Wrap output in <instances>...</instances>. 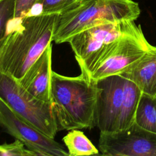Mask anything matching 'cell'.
<instances>
[{"mask_svg":"<svg viewBox=\"0 0 156 156\" xmlns=\"http://www.w3.org/2000/svg\"><path fill=\"white\" fill-rule=\"evenodd\" d=\"M58 13H42L9 21L0 48V72L16 81L53 41Z\"/></svg>","mask_w":156,"mask_h":156,"instance_id":"cell-1","label":"cell"},{"mask_svg":"<svg viewBox=\"0 0 156 156\" xmlns=\"http://www.w3.org/2000/svg\"><path fill=\"white\" fill-rule=\"evenodd\" d=\"M98 90L96 81L82 74L69 77L52 71L51 104L58 131L96 126Z\"/></svg>","mask_w":156,"mask_h":156,"instance_id":"cell-2","label":"cell"},{"mask_svg":"<svg viewBox=\"0 0 156 156\" xmlns=\"http://www.w3.org/2000/svg\"><path fill=\"white\" fill-rule=\"evenodd\" d=\"M140 14L138 4L132 0H76L59 14L52 40L56 44L68 42L94 26L135 21Z\"/></svg>","mask_w":156,"mask_h":156,"instance_id":"cell-3","label":"cell"},{"mask_svg":"<svg viewBox=\"0 0 156 156\" xmlns=\"http://www.w3.org/2000/svg\"><path fill=\"white\" fill-rule=\"evenodd\" d=\"M134 21L105 23L88 28L71 37L68 43L81 74L88 79L119 38L141 31ZM91 80V79H90Z\"/></svg>","mask_w":156,"mask_h":156,"instance_id":"cell-4","label":"cell"},{"mask_svg":"<svg viewBox=\"0 0 156 156\" xmlns=\"http://www.w3.org/2000/svg\"><path fill=\"white\" fill-rule=\"evenodd\" d=\"M0 98L23 121L54 138L58 130L52 104L37 99L15 79L1 72Z\"/></svg>","mask_w":156,"mask_h":156,"instance_id":"cell-5","label":"cell"},{"mask_svg":"<svg viewBox=\"0 0 156 156\" xmlns=\"http://www.w3.org/2000/svg\"><path fill=\"white\" fill-rule=\"evenodd\" d=\"M0 127L21 141L35 155L68 156V151L54 138L44 135L21 119L0 98Z\"/></svg>","mask_w":156,"mask_h":156,"instance_id":"cell-6","label":"cell"},{"mask_svg":"<svg viewBox=\"0 0 156 156\" xmlns=\"http://www.w3.org/2000/svg\"><path fill=\"white\" fill-rule=\"evenodd\" d=\"M98 146L104 155L156 156V133L134 122L123 130L100 132Z\"/></svg>","mask_w":156,"mask_h":156,"instance_id":"cell-7","label":"cell"},{"mask_svg":"<svg viewBox=\"0 0 156 156\" xmlns=\"http://www.w3.org/2000/svg\"><path fill=\"white\" fill-rule=\"evenodd\" d=\"M143 31L119 38L110 52L92 73L90 79L97 81L104 77L119 75L142 57L151 47Z\"/></svg>","mask_w":156,"mask_h":156,"instance_id":"cell-8","label":"cell"},{"mask_svg":"<svg viewBox=\"0 0 156 156\" xmlns=\"http://www.w3.org/2000/svg\"><path fill=\"white\" fill-rule=\"evenodd\" d=\"M124 78L112 75L96 81L98 95L95 110L96 126L102 133L118 130L121 112Z\"/></svg>","mask_w":156,"mask_h":156,"instance_id":"cell-9","label":"cell"},{"mask_svg":"<svg viewBox=\"0 0 156 156\" xmlns=\"http://www.w3.org/2000/svg\"><path fill=\"white\" fill-rule=\"evenodd\" d=\"M52 43L49 44L21 79L17 81L37 99L51 104Z\"/></svg>","mask_w":156,"mask_h":156,"instance_id":"cell-10","label":"cell"},{"mask_svg":"<svg viewBox=\"0 0 156 156\" xmlns=\"http://www.w3.org/2000/svg\"><path fill=\"white\" fill-rule=\"evenodd\" d=\"M119 75L133 82L142 93L156 96V47L151 46L142 57Z\"/></svg>","mask_w":156,"mask_h":156,"instance_id":"cell-11","label":"cell"},{"mask_svg":"<svg viewBox=\"0 0 156 156\" xmlns=\"http://www.w3.org/2000/svg\"><path fill=\"white\" fill-rule=\"evenodd\" d=\"M142 91L136 84L124 78L123 98L118 130L125 129L135 122V112Z\"/></svg>","mask_w":156,"mask_h":156,"instance_id":"cell-12","label":"cell"},{"mask_svg":"<svg viewBox=\"0 0 156 156\" xmlns=\"http://www.w3.org/2000/svg\"><path fill=\"white\" fill-rule=\"evenodd\" d=\"M135 122L156 133V96L142 93L135 112Z\"/></svg>","mask_w":156,"mask_h":156,"instance_id":"cell-13","label":"cell"},{"mask_svg":"<svg viewBox=\"0 0 156 156\" xmlns=\"http://www.w3.org/2000/svg\"><path fill=\"white\" fill-rule=\"evenodd\" d=\"M69 156L96 155L99 150L84 133L79 129H72L62 139Z\"/></svg>","mask_w":156,"mask_h":156,"instance_id":"cell-14","label":"cell"},{"mask_svg":"<svg viewBox=\"0 0 156 156\" xmlns=\"http://www.w3.org/2000/svg\"><path fill=\"white\" fill-rule=\"evenodd\" d=\"M15 0H0V48L2 44L9 21L13 18Z\"/></svg>","mask_w":156,"mask_h":156,"instance_id":"cell-15","label":"cell"},{"mask_svg":"<svg viewBox=\"0 0 156 156\" xmlns=\"http://www.w3.org/2000/svg\"><path fill=\"white\" fill-rule=\"evenodd\" d=\"M21 141L16 140L11 143L0 145V156H32L35 154L29 151Z\"/></svg>","mask_w":156,"mask_h":156,"instance_id":"cell-16","label":"cell"},{"mask_svg":"<svg viewBox=\"0 0 156 156\" xmlns=\"http://www.w3.org/2000/svg\"><path fill=\"white\" fill-rule=\"evenodd\" d=\"M76 0H40L38 4L42 7V13H60Z\"/></svg>","mask_w":156,"mask_h":156,"instance_id":"cell-17","label":"cell"},{"mask_svg":"<svg viewBox=\"0 0 156 156\" xmlns=\"http://www.w3.org/2000/svg\"><path fill=\"white\" fill-rule=\"evenodd\" d=\"M40 0H15L13 20L27 17L32 9Z\"/></svg>","mask_w":156,"mask_h":156,"instance_id":"cell-18","label":"cell"}]
</instances>
